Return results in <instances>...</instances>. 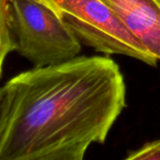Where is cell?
I'll use <instances>...</instances> for the list:
<instances>
[{"mask_svg": "<svg viewBox=\"0 0 160 160\" xmlns=\"http://www.w3.org/2000/svg\"><path fill=\"white\" fill-rule=\"evenodd\" d=\"M7 101H8V91L6 85L4 84L3 86H0V123L2 121L7 107Z\"/></svg>", "mask_w": 160, "mask_h": 160, "instance_id": "cell-7", "label": "cell"}, {"mask_svg": "<svg viewBox=\"0 0 160 160\" xmlns=\"http://www.w3.org/2000/svg\"><path fill=\"white\" fill-rule=\"evenodd\" d=\"M127 160H160V140L144 144L141 148L128 153Z\"/></svg>", "mask_w": 160, "mask_h": 160, "instance_id": "cell-6", "label": "cell"}, {"mask_svg": "<svg viewBox=\"0 0 160 160\" xmlns=\"http://www.w3.org/2000/svg\"><path fill=\"white\" fill-rule=\"evenodd\" d=\"M160 61V0H103Z\"/></svg>", "mask_w": 160, "mask_h": 160, "instance_id": "cell-4", "label": "cell"}, {"mask_svg": "<svg viewBox=\"0 0 160 160\" xmlns=\"http://www.w3.org/2000/svg\"><path fill=\"white\" fill-rule=\"evenodd\" d=\"M12 30L11 0H0V79L8 55L15 51Z\"/></svg>", "mask_w": 160, "mask_h": 160, "instance_id": "cell-5", "label": "cell"}, {"mask_svg": "<svg viewBox=\"0 0 160 160\" xmlns=\"http://www.w3.org/2000/svg\"><path fill=\"white\" fill-rule=\"evenodd\" d=\"M15 51L34 68L78 56L82 43L67 24L40 0H11Z\"/></svg>", "mask_w": 160, "mask_h": 160, "instance_id": "cell-3", "label": "cell"}, {"mask_svg": "<svg viewBox=\"0 0 160 160\" xmlns=\"http://www.w3.org/2000/svg\"><path fill=\"white\" fill-rule=\"evenodd\" d=\"M72 30L82 44L107 55L132 57L151 67L158 60L103 0H40Z\"/></svg>", "mask_w": 160, "mask_h": 160, "instance_id": "cell-2", "label": "cell"}, {"mask_svg": "<svg viewBox=\"0 0 160 160\" xmlns=\"http://www.w3.org/2000/svg\"><path fill=\"white\" fill-rule=\"evenodd\" d=\"M5 85L0 160H82L126 106L124 75L108 56L33 67Z\"/></svg>", "mask_w": 160, "mask_h": 160, "instance_id": "cell-1", "label": "cell"}]
</instances>
